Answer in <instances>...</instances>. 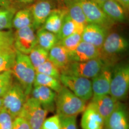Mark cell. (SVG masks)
<instances>
[{"instance_id": "6da1fadb", "label": "cell", "mask_w": 129, "mask_h": 129, "mask_svg": "<svg viewBox=\"0 0 129 129\" xmlns=\"http://www.w3.org/2000/svg\"><path fill=\"white\" fill-rule=\"evenodd\" d=\"M86 102L75 95L68 88L63 86L56 93L55 111L60 117L77 116L86 107Z\"/></svg>"}, {"instance_id": "7a4b0ae2", "label": "cell", "mask_w": 129, "mask_h": 129, "mask_svg": "<svg viewBox=\"0 0 129 129\" xmlns=\"http://www.w3.org/2000/svg\"><path fill=\"white\" fill-rule=\"evenodd\" d=\"M12 70L14 76L23 88L25 94L29 97L33 87L36 71L28 55L16 50L15 61Z\"/></svg>"}, {"instance_id": "3957f363", "label": "cell", "mask_w": 129, "mask_h": 129, "mask_svg": "<svg viewBox=\"0 0 129 129\" xmlns=\"http://www.w3.org/2000/svg\"><path fill=\"white\" fill-rule=\"evenodd\" d=\"M107 64L102 57H98L84 62H70L59 70L61 74L90 79L95 77Z\"/></svg>"}, {"instance_id": "277c9868", "label": "cell", "mask_w": 129, "mask_h": 129, "mask_svg": "<svg viewBox=\"0 0 129 129\" xmlns=\"http://www.w3.org/2000/svg\"><path fill=\"white\" fill-rule=\"evenodd\" d=\"M129 88V64H118L112 69L109 95L117 101H122L127 97Z\"/></svg>"}, {"instance_id": "5b68a950", "label": "cell", "mask_w": 129, "mask_h": 129, "mask_svg": "<svg viewBox=\"0 0 129 129\" xmlns=\"http://www.w3.org/2000/svg\"><path fill=\"white\" fill-rule=\"evenodd\" d=\"M28 97L18 82H14L2 97L3 108L14 119L20 114Z\"/></svg>"}, {"instance_id": "8992f818", "label": "cell", "mask_w": 129, "mask_h": 129, "mask_svg": "<svg viewBox=\"0 0 129 129\" xmlns=\"http://www.w3.org/2000/svg\"><path fill=\"white\" fill-rule=\"evenodd\" d=\"M61 84L75 95L87 102L93 96L91 81L88 78L74 75L61 74Z\"/></svg>"}, {"instance_id": "52a82bcc", "label": "cell", "mask_w": 129, "mask_h": 129, "mask_svg": "<svg viewBox=\"0 0 129 129\" xmlns=\"http://www.w3.org/2000/svg\"><path fill=\"white\" fill-rule=\"evenodd\" d=\"M48 112L36 99L28 97L19 116L27 120L31 129H41Z\"/></svg>"}, {"instance_id": "ba28073f", "label": "cell", "mask_w": 129, "mask_h": 129, "mask_svg": "<svg viewBox=\"0 0 129 129\" xmlns=\"http://www.w3.org/2000/svg\"><path fill=\"white\" fill-rule=\"evenodd\" d=\"M83 10L88 23L98 24L109 29L114 23L94 0H76Z\"/></svg>"}, {"instance_id": "9c48e42d", "label": "cell", "mask_w": 129, "mask_h": 129, "mask_svg": "<svg viewBox=\"0 0 129 129\" xmlns=\"http://www.w3.org/2000/svg\"><path fill=\"white\" fill-rule=\"evenodd\" d=\"M35 30L31 25L16 30L14 34V47L15 50L24 54L29 55L37 45Z\"/></svg>"}, {"instance_id": "30bf717a", "label": "cell", "mask_w": 129, "mask_h": 129, "mask_svg": "<svg viewBox=\"0 0 129 129\" xmlns=\"http://www.w3.org/2000/svg\"><path fill=\"white\" fill-rule=\"evenodd\" d=\"M128 47L129 42L124 37L117 33L108 34L101 48V57L122 53Z\"/></svg>"}, {"instance_id": "8fae6325", "label": "cell", "mask_w": 129, "mask_h": 129, "mask_svg": "<svg viewBox=\"0 0 129 129\" xmlns=\"http://www.w3.org/2000/svg\"><path fill=\"white\" fill-rule=\"evenodd\" d=\"M113 68L107 64L97 75L92 78L93 96H99L110 94Z\"/></svg>"}, {"instance_id": "7c38bea8", "label": "cell", "mask_w": 129, "mask_h": 129, "mask_svg": "<svg viewBox=\"0 0 129 129\" xmlns=\"http://www.w3.org/2000/svg\"><path fill=\"white\" fill-rule=\"evenodd\" d=\"M108 28L95 23H88L82 33V41L101 49L103 44L108 34Z\"/></svg>"}, {"instance_id": "4fadbf2b", "label": "cell", "mask_w": 129, "mask_h": 129, "mask_svg": "<svg viewBox=\"0 0 129 129\" xmlns=\"http://www.w3.org/2000/svg\"><path fill=\"white\" fill-rule=\"evenodd\" d=\"M30 95L48 112L55 111L56 93L54 90L43 86L35 85L33 86Z\"/></svg>"}, {"instance_id": "5bb4252c", "label": "cell", "mask_w": 129, "mask_h": 129, "mask_svg": "<svg viewBox=\"0 0 129 129\" xmlns=\"http://www.w3.org/2000/svg\"><path fill=\"white\" fill-rule=\"evenodd\" d=\"M105 127L111 129H129L128 111L125 104L117 101L115 109L105 122Z\"/></svg>"}, {"instance_id": "9a60e30c", "label": "cell", "mask_w": 129, "mask_h": 129, "mask_svg": "<svg viewBox=\"0 0 129 129\" xmlns=\"http://www.w3.org/2000/svg\"><path fill=\"white\" fill-rule=\"evenodd\" d=\"M51 0H39L30 8L33 18V25L35 29L41 28L47 18L54 10Z\"/></svg>"}, {"instance_id": "2e32d148", "label": "cell", "mask_w": 129, "mask_h": 129, "mask_svg": "<svg viewBox=\"0 0 129 129\" xmlns=\"http://www.w3.org/2000/svg\"><path fill=\"white\" fill-rule=\"evenodd\" d=\"M82 129H103L105 120L91 102L86 106L81 120Z\"/></svg>"}, {"instance_id": "e0dca14e", "label": "cell", "mask_w": 129, "mask_h": 129, "mask_svg": "<svg viewBox=\"0 0 129 129\" xmlns=\"http://www.w3.org/2000/svg\"><path fill=\"white\" fill-rule=\"evenodd\" d=\"M101 56V49L82 41L74 51L70 53L71 62H84Z\"/></svg>"}, {"instance_id": "ac0fdd59", "label": "cell", "mask_w": 129, "mask_h": 129, "mask_svg": "<svg viewBox=\"0 0 129 129\" xmlns=\"http://www.w3.org/2000/svg\"><path fill=\"white\" fill-rule=\"evenodd\" d=\"M90 102L105 120V122L115 108L117 101L110 95L99 96H93Z\"/></svg>"}, {"instance_id": "d6986e66", "label": "cell", "mask_w": 129, "mask_h": 129, "mask_svg": "<svg viewBox=\"0 0 129 129\" xmlns=\"http://www.w3.org/2000/svg\"><path fill=\"white\" fill-rule=\"evenodd\" d=\"M98 5L113 22H123L126 20V11L116 0H109Z\"/></svg>"}, {"instance_id": "ffe728a7", "label": "cell", "mask_w": 129, "mask_h": 129, "mask_svg": "<svg viewBox=\"0 0 129 129\" xmlns=\"http://www.w3.org/2000/svg\"><path fill=\"white\" fill-rule=\"evenodd\" d=\"M67 14L66 9L54 10L47 18L41 28L57 35L60 31Z\"/></svg>"}, {"instance_id": "44dd1931", "label": "cell", "mask_w": 129, "mask_h": 129, "mask_svg": "<svg viewBox=\"0 0 129 129\" xmlns=\"http://www.w3.org/2000/svg\"><path fill=\"white\" fill-rule=\"evenodd\" d=\"M48 59L60 69L71 62L70 53L58 43L48 51Z\"/></svg>"}, {"instance_id": "7402d4cb", "label": "cell", "mask_w": 129, "mask_h": 129, "mask_svg": "<svg viewBox=\"0 0 129 129\" xmlns=\"http://www.w3.org/2000/svg\"><path fill=\"white\" fill-rule=\"evenodd\" d=\"M85 26L77 23L67 14L59 33L56 35L60 41L76 33H82Z\"/></svg>"}, {"instance_id": "603a6c76", "label": "cell", "mask_w": 129, "mask_h": 129, "mask_svg": "<svg viewBox=\"0 0 129 129\" xmlns=\"http://www.w3.org/2000/svg\"><path fill=\"white\" fill-rule=\"evenodd\" d=\"M67 14L77 23L86 26L88 22L83 10L76 0H64Z\"/></svg>"}, {"instance_id": "cb8c5ba5", "label": "cell", "mask_w": 129, "mask_h": 129, "mask_svg": "<svg viewBox=\"0 0 129 129\" xmlns=\"http://www.w3.org/2000/svg\"><path fill=\"white\" fill-rule=\"evenodd\" d=\"M37 45L47 51L56 45L59 41L56 35L40 28L37 33Z\"/></svg>"}, {"instance_id": "d4e9b609", "label": "cell", "mask_w": 129, "mask_h": 129, "mask_svg": "<svg viewBox=\"0 0 129 129\" xmlns=\"http://www.w3.org/2000/svg\"><path fill=\"white\" fill-rule=\"evenodd\" d=\"M33 25V18L30 8H24L16 12L14 15L12 26L18 30Z\"/></svg>"}, {"instance_id": "484cf974", "label": "cell", "mask_w": 129, "mask_h": 129, "mask_svg": "<svg viewBox=\"0 0 129 129\" xmlns=\"http://www.w3.org/2000/svg\"><path fill=\"white\" fill-rule=\"evenodd\" d=\"M35 85H41L46 87L56 93L59 92L63 87L59 79L39 73H36L33 86Z\"/></svg>"}, {"instance_id": "4316f807", "label": "cell", "mask_w": 129, "mask_h": 129, "mask_svg": "<svg viewBox=\"0 0 129 129\" xmlns=\"http://www.w3.org/2000/svg\"><path fill=\"white\" fill-rule=\"evenodd\" d=\"M15 58L16 50L14 48L0 50V73L12 70Z\"/></svg>"}, {"instance_id": "83f0119b", "label": "cell", "mask_w": 129, "mask_h": 129, "mask_svg": "<svg viewBox=\"0 0 129 129\" xmlns=\"http://www.w3.org/2000/svg\"><path fill=\"white\" fill-rule=\"evenodd\" d=\"M16 10L11 7H0V31L10 30L12 26V22Z\"/></svg>"}, {"instance_id": "f1b7e54d", "label": "cell", "mask_w": 129, "mask_h": 129, "mask_svg": "<svg viewBox=\"0 0 129 129\" xmlns=\"http://www.w3.org/2000/svg\"><path fill=\"white\" fill-rule=\"evenodd\" d=\"M48 51L38 45L33 49L28 55L35 70L48 59Z\"/></svg>"}, {"instance_id": "f546056e", "label": "cell", "mask_w": 129, "mask_h": 129, "mask_svg": "<svg viewBox=\"0 0 129 129\" xmlns=\"http://www.w3.org/2000/svg\"><path fill=\"white\" fill-rule=\"evenodd\" d=\"M36 71V73L45 74L59 80L60 70L49 59L37 68Z\"/></svg>"}, {"instance_id": "4dcf8cb0", "label": "cell", "mask_w": 129, "mask_h": 129, "mask_svg": "<svg viewBox=\"0 0 129 129\" xmlns=\"http://www.w3.org/2000/svg\"><path fill=\"white\" fill-rule=\"evenodd\" d=\"M81 41L82 33H76L59 41L58 43L71 53L76 49Z\"/></svg>"}, {"instance_id": "1f68e13d", "label": "cell", "mask_w": 129, "mask_h": 129, "mask_svg": "<svg viewBox=\"0 0 129 129\" xmlns=\"http://www.w3.org/2000/svg\"><path fill=\"white\" fill-rule=\"evenodd\" d=\"M12 70L0 73V97L2 98L8 91L14 83Z\"/></svg>"}, {"instance_id": "d6a6232c", "label": "cell", "mask_w": 129, "mask_h": 129, "mask_svg": "<svg viewBox=\"0 0 129 129\" xmlns=\"http://www.w3.org/2000/svg\"><path fill=\"white\" fill-rule=\"evenodd\" d=\"M14 47V34L11 30L0 31V50Z\"/></svg>"}, {"instance_id": "836d02e7", "label": "cell", "mask_w": 129, "mask_h": 129, "mask_svg": "<svg viewBox=\"0 0 129 129\" xmlns=\"http://www.w3.org/2000/svg\"><path fill=\"white\" fill-rule=\"evenodd\" d=\"M13 120V118L4 109L0 111V129H12Z\"/></svg>"}, {"instance_id": "e575fe53", "label": "cell", "mask_w": 129, "mask_h": 129, "mask_svg": "<svg viewBox=\"0 0 129 129\" xmlns=\"http://www.w3.org/2000/svg\"><path fill=\"white\" fill-rule=\"evenodd\" d=\"M60 117L56 114L44 120L42 125L41 129H60Z\"/></svg>"}, {"instance_id": "d590c367", "label": "cell", "mask_w": 129, "mask_h": 129, "mask_svg": "<svg viewBox=\"0 0 129 129\" xmlns=\"http://www.w3.org/2000/svg\"><path fill=\"white\" fill-rule=\"evenodd\" d=\"M60 129H78L77 116L60 117Z\"/></svg>"}, {"instance_id": "8d00e7d4", "label": "cell", "mask_w": 129, "mask_h": 129, "mask_svg": "<svg viewBox=\"0 0 129 129\" xmlns=\"http://www.w3.org/2000/svg\"><path fill=\"white\" fill-rule=\"evenodd\" d=\"M12 129H32L27 120L23 117L18 116L13 120Z\"/></svg>"}, {"instance_id": "74e56055", "label": "cell", "mask_w": 129, "mask_h": 129, "mask_svg": "<svg viewBox=\"0 0 129 129\" xmlns=\"http://www.w3.org/2000/svg\"><path fill=\"white\" fill-rule=\"evenodd\" d=\"M121 5L125 10L127 11L129 9V0H116Z\"/></svg>"}, {"instance_id": "f35d334b", "label": "cell", "mask_w": 129, "mask_h": 129, "mask_svg": "<svg viewBox=\"0 0 129 129\" xmlns=\"http://www.w3.org/2000/svg\"><path fill=\"white\" fill-rule=\"evenodd\" d=\"M11 3V0H0V7H9Z\"/></svg>"}, {"instance_id": "ab89813d", "label": "cell", "mask_w": 129, "mask_h": 129, "mask_svg": "<svg viewBox=\"0 0 129 129\" xmlns=\"http://www.w3.org/2000/svg\"><path fill=\"white\" fill-rule=\"evenodd\" d=\"M19 3L23 4H31L35 0H16Z\"/></svg>"}, {"instance_id": "60d3db41", "label": "cell", "mask_w": 129, "mask_h": 129, "mask_svg": "<svg viewBox=\"0 0 129 129\" xmlns=\"http://www.w3.org/2000/svg\"><path fill=\"white\" fill-rule=\"evenodd\" d=\"M94 1L95 2H96L98 4H101V3L105 2L107 1H109V0H94Z\"/></svg>"}, {"instance_id": "b9f144b4", "label": "cell", "mask_w": 129, "mask_h": 129, "mask_svg": "<svg viewBox=\"0 0 129 129\" xmlns=\"http://www.w3.org/2000/svg\"><path fill=\"white\" fill-rule=\"evenodd\" d=\"M3 109V101H2V98L0 97V111Z\"/></svg>"}, {"instance_id": "7bdbcfd3", "label": "cell", "mask_w": 129, "mask_h": 129, "mask_svg": "<svg viewBox=\"0 0 129 129\" xmlns=\"http://www.w3.org/2000/svg\"><path fill=\"white\" fill-rule=\"evenodd\" d=\"M103 129H110V128H107V127H105V128H104Z\"/></svg>"}]
</instances>
